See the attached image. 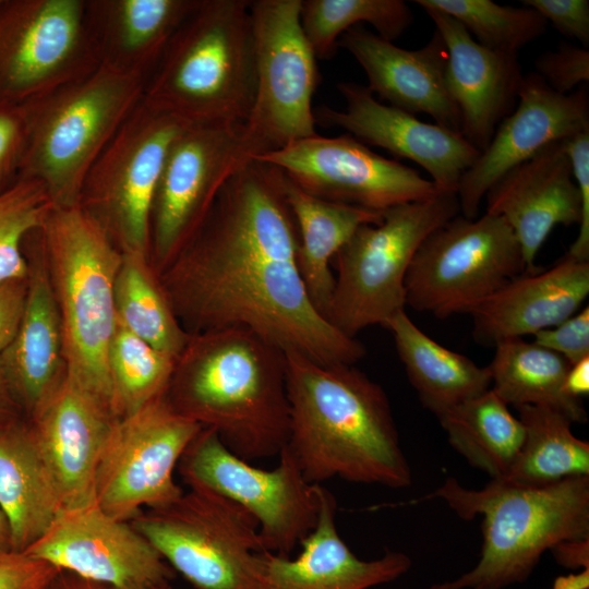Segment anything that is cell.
I'll list each match as a JSON object with an SVG mask.
<instances>
[{
  "mask_svg": "<svg viewBox=\"0 0 589 589\" xmlns=\"http://www.w3.org/2000/svg\"><path fill=\"white\" fill-rule=\"evenodd\" d=\"M37 232L61 318L67 377L113 416L108 351L122 252L80 204L53 206Z\"/></svg>",
  "mask_w": 589,
  "mask_h": 589,
  "instance_id": "8992f818",
  "label": "cell"
},
{
  "mask_svg": "<svg viewBox=\"0 0 589 589\" xmlns=\"http://www.w3.org/2000/svg\"><path fill=\"white\" fill-rule=\"evenodd\" d=\"M278 459L274 469L257 468L202 428L177 469L189 488L211 490L244 508L259 524L263 551L288 557L316 525L318 484L304 479L286 447Z\"/></svg>",
  "mask_w": 589,
  "mask_h": 589,
  "instance_id": "8fae6325",
  "label": "cell"
},
{
  "mask_svg": "<svg viewBox=\"0 0 589 589\" xmlns=\"http://www.w3.org/2000/svg\"><path fill=\"white\" fill-rule=\"evenodd\" d=\"M113 297L119 325L158 351L179 357L190 335L177 320L148 257L122 253Z\"/></svg>",
  "mask_w": 589,
  "mask_h": 589,
  "instance_id": "e575fe53",
  "label": "cell"
},
{
  "mask_svg": "<svg viewBox=\"0 0 589 589\" xmlns=\"http://www.w3.org/2000/svg\"><path fill=\"white\" fill-rule=\"evenodd\" d=\"M563 392L574 399L589 394V356L569 365L563 383Z\"/></svg>",
  "mask_w": 589,
  "mask_h": 589,
  "instance_id": "c3c4849f",
  "label": "cell"
},
{
  "mask_svg": "<svg viewBox=\"0 0 589 589\" xmlns=\"http://www.w3.org/2000/svg\"><path fill=\"white\" fill-rule=\"evenodd\" d=\"M317 491V521L300 543V553L296 557L255 553L257 589H369L394 581L411 568V558L398 551L369 561L354 555L337 531L335 496L322 484Z\"/></svg>",
  "mask_w": 589,
  "mask_h": 589,
  "instance_id": "44dd1931",
  "label": "cell"
},
{
  "mask_svg": "<svg viewBox=\"0 0 589 589\" xmlns=\"http://www.w3.org/2000/svg\"><path fill=\"white\" fill-rule=\"evenodd\" d=\"M253 158L280 169L314 196L370 211L443 193L414 169L374 153L348 133L316 134Z\"/></svg>",
  "mask_w": 589,
  "mask_h": 589,
  "instance_id": "e0dca14e",
  "label": "cell"
},
{
  "mask_svg": "<svg viewBox=\"0 0 589 589\" xmlns=\"http://www.w3.org/2000/svg\"><path fill=\"white\" fill-rule=\"evenodd\" d=\"M28 277L0 283V354L13 340L26 303Z\"/></svg>",
  "mask_w": 589,
  "mask_h": 589,
  "instance_id": "f6af8a7d",
  "label": "cell"
},
{
  "mask_svg": "<svg viewBox=\"0 0 589 589\" xmlns=\"http://www.w3.org/2000/svg\"><path fill=\"white\" fill-rule=\"evenodd\" d=\"M550 22L561 34L577 39L582 47L589 43L588 0H524Z\"/></svg>",
  "mask_w": 589,
  "mask_h": 589,
  "instance_id": "ee69618b",
  "label": "cell"
},
{
  "mask_svg": "<svg viewBox=\"0 0 589 589\" xmlns=\"http://www.w3.org/2000/svg\"><path fill=\"white\" fill-rule=\"evenodd\" d=\"M176 359L158 351L117 323L108 351L116 419L134 413L164 396Z\"/></svg>",
  "mask_w": 589,
  "mask_h": 589,
  "instance_id": "8d00e7d4",
  "label": "cell"
},
{
  "mask_svg": "<svg viewBox=\"0 0 589 589\" xmlns=\"http://www.w3.org/2000/svg\"><path fill=\"white\" fill-rule=\"evenodd\" d=\"M456 19L481 46L504 52L518 50L540 37L548 22L529 7H510L491 0H416Z\"/></svg>",
  "mask_w": 589,
  "mask_h": 589,
  "instance_id": "74e56055",
  "label": "cell"
},
{
  "mask_svg": "<svg viewBox=\"0 0 589 589\" xmlns=\"http://www.w3.org/2000/svg\"><path fill=\"white\" fill-rule=\"evenodd\" d=\"M197 0H105L86 2L100 61L145 80Z\"/></svg>",
  "mask_w": 589,
  "mask_h": 589,
  "instance_id": "83f0119b",
  "label": "cell"
},
{
  "mask_svg": "<svg viewBox=\"0 0 589 589\" xmlns=\"http://www.w3.org/2000/svg\"><path fill=\"white\" fill-rule=\"evenodd\" d=\"M22 411L15 402L0 361V428L21 419Z\"/></svg>",
  "mask_w": 589,
  "mask_h": 589,
  "instance_id": "681fc988",
  "label": "cell"
},
{
  "mask_svg": "<svg viewBox=\"0 0 589 589\" xmlns=\"http://www.w3.org/2000/svg\"><path fill=\"white\" fill-rule=\"evenodd\" d=\"M12 550L11 533L8 520L0 509V551Z\"/></svg>",
  "mask_w": 589,
  "mask_h": 589,
  "instance_id": "816d5d0a",
  "label": "cell"
},
{
  "mask_svg": "<svg viewBox=\"0 0 589 589\" xmlns=\"http://www.w3.org/2000/svg\"><path fill=\"white\" fill-rule=\"evenodd\" d=\"M257 155L244 123L188 124L171 143L151 213L159 273L199 227L226 181Z\"/></svg>",
  "mask_w": 589,
  "mask_h": 589,
  "instance_id": "2e32d148",
  "label": "cell"
},
{
  "mask_svg": "<svg viewBox=\"0 0 589 589\" xmlns=\"http://www.w3.org/2000/svg\"><path fill=\"white\" fill-rule=\"evenodd\" d=\"M551 551L556 562L564 567L588 569L589 538L560 542Z\"/></svg>",
  "mask_w": 589,
  "mask_h": 589,
  "instance_id": "7dc6e473",
  "label": "cell"
},
{
  "mask_svg": "<svg viewBox=\"0 0 589 589\" xmlns=\"http://www.w3.org/2000/svg\"><path fill=\"white\" fill-rule=\"evenodd\" d=\"M116 418L68 377L27 420L62 508L95 503V476Z\"/></svg>",
  "mask_w": 589,
  "mask_h": 589,
  "instance_id": "d4e9b609",
  "label": "cell"
},
{
  "mask_svg": "<svg viewBox=\"0 0 589 589\" xmlns=\"http://www.w3.org/2000/svg\"><path fill=\"white\" fill-rule=\"evenodd\" d=\"M0 509L17 552L41 537L63 510L27 420L0 428Z\"/></svg>",
  "mask_w": 589,
  "mask_h": 589,
  "instance_id": "f546056e",
  "label": "cell"
},
{
  "mask_svg": "<svg viewBox=\"0 0 589 589\" xmlns=\"http://www.w3.org/2000/svg\"><path fill=\"white\" fill-rule=\"evenodd\" d=\"M60 572L23 552L0 551V589H49Z\"/></svg>",
  "mask_w": 589,
  "mask_h": 589,
  "instance_id": "7bdbcfd3",
  "label": "cell"
},
{
  "mask_svg": "<svg viewBox=\"0 0 589 589\" xmlns=\"http://www.w3.org/2000/svg\"><path fill=\"white\" fill-rule=\"evenodd\" d=\"M0 361L13 398L27 420L67 380L62 324L41 248L39 257L29 266L19 329Z\"/></svg>",
  "mask_w": 589,
  "mask_h": 589,
  "instance_id": "4316f807",
  "label": "cell"
},
{
  "mask_svg": "<svg viewBox=\"0 0 589 589\" xmlns=\"http://www.w3.org/2000/svg\"><path fill=\"white\" fill-rule=\"evenodd\" d=\"M297 254L279 170L253 158L226 181L157 276L189 335L245 328L322 365H356L364 345L314 306Z\"/></svg>",
  "mask_w": 589,
  "mask_h": 589,
  "instance_id": "6da1fadb",
  "label": "cell"
},
{
  "mask_svg": "<svg viewBox=\"0 0 589 589\" xmlns=\"http://www.w3.org/2000/svg\"><path fill=\"white\" fill-rule=\"evenodd\" d=\"M178 413L166 394L116 419L95 476V503L109 516L130 521L142 510L176 501L184 491L173 472L201 431Z\"/></svg>",
  "mask_w": 589,
  "mask_h": 589,
  "instance_id": "9a60e30c",
  "label": "cell"
},
{
  "mask_svg": "<svg viewBox=\"0 0 589 589\" xmlns=\"http://www.w3.org/2000/svg\"><path fill=\"white\" fill-rule=\"evenodd\" d=\"M446 49L445 79L461 119V135L479 152L516 107L525 75L518 53L478 44L456 19L426 9Z\"/></svg>",
  "mask_w": 589,
  "mask_h": 589,
  "instance_id": "7402d4cb",
  "label": "cell"
},
{
  "mask_svg": "<svg viewBox=\"0 0 589 589\" xmlns=\"http://www.w3.org/2000/svg\"><path fill=\"white\" fill-rule=\"evenodd\" d=\"M450 446L491 479L504 478L520 449L524 426L491 388L436 416Z\"/></svg>",
  "mask_w": 589,
  "mask_h": 589,
  "instance_id": "d6a6232c",
  "label": "cell"
},
{
  "mask_svg": "<svg viewBox=\"0 0 589 589\" xmlns=\"http://www.w3.org/2000/svg\"><path fill=\"white\" fill-rule=\"evenodd\" d=\"M364 70L372 94L409 113H425L436 124L461 134L459 110L445 79L446 49L435 31L421 48L409 50L354 26L338 39Z\"/></svg>",
  "mask_w": 589,
  "mask_h": 589,
  "instance_id": "cb8c5ba5",
  "label": "cell"
},
{
  "mask_svg": "<svg viewBox=\"0 0 589 589\" xmlns=\"http://www.w3.org/2000/svg\"><path fill=\"white\" fill-rule=\"evenodd\" d=\"M129 522L196 589H257L259 524L235 502L193 486Z\"/></svg>",
  "mask_w": 589,
  "mask_h": 589,
  "instance_id": "9c48e42d",
  "label": "cell"
},
{
  "mask_svg": "<svg viewBox=\"0 0 589 589\" xmlns=\"http://www.w3.org/2000/svg\"><path fill=\"white\" fill-rule=\"evenodd\" d=\"M286 354L290 428L286 448L311 484L341 480L404 489L412 474L388 397L356 365Z\"/></svg>",
  "mask_w": 589,
  "mask_h": 589,
  "instance_id": "7a4b0ae2",
  "label": "cell"
},
{
  "mask_svg": "<svg viewBox=\"0 0 589 589\" xmlns=\"http://www.w3.org/2000/svg\"><path fill=\"white\" fill-rule=\"evenodd\" d=\"M300 20L316 59H328L339 37L359 23L394 41L411 24L412 13L401 0H302Z\"/></svg>",
  "mask_w": 589,
  "mask_h": 589,
  "instance_id": "d590c367",
  "label": "cell"
},
{
  "mask_svg": "<svg viewBox=\"0 0 589 589\" xmlns=\"http://www.w3.org/2000/svg\"><path fill=\"white\" fill-rule=\"evenodd\" d=\"M537 345L563 357L569 365L589 356V308L533 335Z\"/></svg>",
  "mask_w": 589,
  "mask_h": 589,
  "instance_id": "b9f144b4",
  "label": "cell"
},
{
  "mask_svg": "<svg viewBox=\"0 0 589 589\" xmlns=\"http://www.w3.org/2000/svg\"><path fill=\"white\" fill-rule=\"evenodd\" d=\"M589 129L585 85L568 95L551 89L537 74L525 75L515 109L502 120L486 147L460 178L461 216L474 219L486 192L506 172L545 146Z\"/></svg>",
  "mask_w": 589,
  "mask_h": 589,
  "instance_id": "d6986e66",
  "label": "cell"
},
{
  "mask_svg": "<svg viewBox=\"0 0 589 589\" xmlns=\"http://www.w3.org/2000/svg\"><path fill=\"white\" fill-rule=\"evenodd\" d=\"M145 79L100 63L21 105L22 177L40 181L57 207L79 204L95 160L143 97Z\"/></svg>",
  "mask_w": 589,
  "mask_h": 589,
  "instance_id": "52a82bcc",
  "label": "cell"
},
{
  "mask_svg": "<svg viewBox=\"0 0 589 589\" xmlns=\"http://www.w3.org/2000/svg\"><path fill=\"white\" fill-rule=\"evenodd\" d=\"M166 398L245 461L278 456L288 443L285 351L250 329L190 335Z\"/></svg>",
  "mask_w": 589,
  "mask_h": 589,
  "instance_id": "3957f363",
  "label": "cell"
},
{
  "mask_svg": "<svg viewBox=\"0 0 589 589\" xmlns=\"http://www.w3.org/2000/svg\"><path fill=\"white\" fill-rule=\"evenodd\" d=\"M524 273L519 242L501 216L457 215L416 252L405 280L406 305L447 318Z\"/></svg>",
  "mask_w": 589,
  "mask_h": 589,
  "instance_id": "30bf717a",
  "label": "cell"
},
{
  "mask_svg": "<svg viewBox=\"0 0 589 589\" xmlns=\"http://www.w3.org/2000/svg\"><path fill=\"white\" fill-rule=\"evenodd\" d=\"M337 88L345 108H316L315 123L340 128L363 144L409 159L430 175L440 191L457 194L460 178L480 154L460 133L385 105L361 84L339 82Z\"/></svg>",
  "mask_w": 589,
  "mask_h": 589,
  "instance_id": "ffe728a7",
  "label": "cell"
},
{
  "mask_svg": "<svg viewBox=\"0 0 589 589\" xmlns=\"http://www.w3.org/2000/svg\"><path fill=\"white\" fill-rule=\"evenodd\" d=\"M488 365L491 389L507 405L544 406L585 423L587 412L579 399L566 396L563 383L569 363L560 354L524 338L496 344Z\"/></svg>",
  "mask_w": 589,
  "mask_h": 589,
  "instance_id": "1f68e13d",
  "label": "cell"
},
{
  "mask_svg": "<svg viewBox=\"0 0 589 589\" xmlns=\"http://www.w3.org/2000/svg\"><path fill=\"white\" fill-rule=\"evenodd\" d=\"M24 142L21 106L0 103V182L14 161L20 160Z\"/></svg>",
  "mask_w": 589,
  "mask_h": 589,
  "instance_id": "bcb514c9",
  "label": "cell"
},
{
  "mask_svg": "<svg viewBox=\"0 0 589 589\" xmlns=\"http://www.w3.org/2000/svg\"><path fill=\"white\" fill-rule=\"evenodd\" d=\"M254 96L250 1L199 0L145 81L142 101L187 124L245 123Z\"/></svg>",
  "mask_w": 589,
  "mask_h": 589,
  "instance_id": "277c9868",
  "label": "cell"
},
{
  "mask_svg": "<svg viewBox=\"0 0 589 589\" xmlns=\"http://www.w3.org/2000/svg\"><path fill=\"white\" fill-rule=\"evenodd\" d=\"M148 589H172V587H171L170 582H166V584H163V585H159V586H156V587H153V588H148Z\"/></svg>",
  "mask_w": 589,
  "mask_h": 589,
  "instance_id": "f5cc1de1",
  "label": "cell"
},
{
  "mask_svg": "<svg viewBox=\"0 0 589 589\" xmlns=\"http://www.w3.org/2000/svg\"><path fill=\"white\" fill-rule=\"evenodd\" d=\"M49 589H110L109 587L85 580L73 574L60 572Z\"/></svg>",
  "mask_w": 589,
  "mask_h": 589,
  "instance_id": "f907efd6",
  "label": "cell"
},
{
  "mask_svg": "<svg viewBox=\"0 0 589 589\" xmlns=\"http://www.w3.org/2000/svg\"><path fill=\"white\" fill-rule=\"evenodd\" d=\"M301 2L250 1L255 96L244 127L257 155L317 134L312 99L320 75Z\"/></svg>",
  "mask_w": 589,
  "mask_h": 589,
  "instance_id": "7c38bea8",
  "label": "cell"
},
{
  "mask_svg": "<svg viewBox=\"0 0 589 589\" xmlns=\"http://www.w3.org/2000/svg\"><path fill=\"white\" fill-rule=\"evenodd\" d=\"M524 440L508 473L500 479L525 486H543L566 478L589 476V443L576 437L573 422L544 406L516 407Z\"/></svg>",
  "mask_w": 589,
  "mask_h": 589,
  "instance_id": "836d02e7",
  "label": "cell"
},
{
  "mask_svg": "<svg viewBox=\"0 0 589 589\" xmlns=\"http://www.w3.org/2000/svg\"><path fill=\"white\" fill-rule=\"evenodd\" d=\"M100 63L80 0L0 3V103L24 105Z\"/></svg>",
  "mask_w": 589,
  "mask_h": 589,
  "instance_id": "5bb4252c",
  "label": "cell"
},
{
  "mask_svg": "<svg viewBox=\"0 0 589 589\" xmlns=\"http://www.w3.org/2000/svg\"><path fill=\"white\" fill-rule=\"evenodd\" d=\"M23 553L111 589H148L170 582L172 568L129 521L96 503L60 512Z\"/></svg>",
  "mask_w": 589,
  "mask_h": 589,
  "instance_id": "ac0fdd59",
  "label": "cell"
},
{
  "mask_svg": "<svg viewBox=\"0 0 589 589\" xmlns=\"http://www.w3.org/2000/svg\"><path fill=\"white\" fill-rule=\"evenodd\" d=\"M2 0H0V3H1Z\"/></svg>",
  "mask_w": 589,
  "mask_h": 589,
  "instance_id": "db71d44e",
  "label": "cell"
},
{
  "mask_svg": "<svg viewBox=\"0 0 589 589\" xmlns=\"http://www.w3.org/2000/svg\"><path fill=\"white\" fill-rule=\"evenodd\" d=\"M53 204L44 184L21 177L0 190V283L28 277L22 244L43 225Z\"/></svg>",
  "mask_w": 589,
  "mask_h": 589,
  "instance_id": "f35d334b",
  "label": "cell"
},
{
  "mask_svg": "<svg viewBox=\"0 0 589 589\" xmlns=\"http://www.w3.org/2000/svg\"><path fill=\"white\" fill-rule=\"evenodd\" d=\"M431 496L466 520L482 515L483 543L471 570L430 589H504L524 582L557 543L589 538V476L543 486L491 479L480 490L448 478Z\"/></svg>",
  "mask_w": 589,
  "mask_h": 589,
  "instance_id": "5b68a950",
  "label": "cell"
},
{
  "mask_svg": "<svg viewBox=\"0 0 589 589\" xmlns=\"http://www.w3.org/2000/svg\"><path fill=\"white\" fill-rule=\"evenodd\" d=\"M485 213L501 216L521 248L526 273L555 226L579 225L581 202L563 143H552L506 172L485 194Z\"/></svg>",
  "mask_w": 589,
  "mask_h": 589,
  "instance_id": "603a6c76",
  "label": "cell"
},
{
  "mask_svg": "<svg viewBox=\"0 0 589 589\" xmlns=\"http://www.w3.org/2000/svg\"><path fill=\"white\" fill-rule=\"evenodd\" d=\"M459 212L457 194L443 192L390 207L378 224L359 227L333 260L337 274L325 318L351 338L384 327L405 310V280L419 247Z\"/></svg>",
  "mask_w": 589,
  "mask_h": 589,
  "instance_id": "ba28073f",
  "label": "cell"
},
{
  "mask_svg": "<svg viewBox=\"0 0 589 589\" xmlns=\"http://www.w3.org/2000/svg\"><path fill=\"white\" fill-rule=\"evenodd\" d=\"M589 294V261L567 254L545 271L524 273L469 305L474 339L485 346L534 335L578 312Z\"/></svg>",
  "mask_w": 589,
  "mask_h": 589,
  "instance_id": "484cf974",
  "label": "cell"
},
{
  "mask_svg": "<svg viewBox=\"0 0 589 589\" xmlns=\"http://www.w3.org/2000/svg\"><path fill=\"white\" fill-rule=\"evenodd\" d=\"M278 170L281 191L297 229L299 271L312 303L324 316L334 289V257L359 227L378 224L385 211L314 196Z\"/></svg>",
  "mask_w": 589,
  "mask_h": 589,
  "instance_id": "f1b7e54d",
  "label": "cell"
},
{
  "mask_svg": "<svg viewBox=\"0 0 589 589\" xmlns=\"http://www.w3.org/2000/svg\"><path fill=\"white\" fill-rule=\"evenodd\" d=\"M384 328L394 338L408 380L424 408L435 416L491 388L488 366L433 340L405 310L387 321Z\"/></svg>",
  "mask_w": 589,
  "mask_h": 589,
  "instance_id": "4dcf8cb0",
  "label": "cell"
},
{
  "mask_svg": "<svg viewBox=\"0 0 589 589\" xmlns=\"http://www.w3.org/2000/svg\"><path fill=\"white\" fill-rule=\"evenodd\" d=\"M569 158L572 175L581 202V219L575 241L566 254L577 261H589V129L562 141Z\"/></svg>",
  "mask_w": 589,
  "mask_h": 589,
  "instance_id": "60d3db41",
  "label": "cell"
},
{
  "mask_svg": "<svg viewBox=\"0 0 589 589\" xmlns=\"http://www.w3.org/2000/svg\"><path fill=\"white\" fill-rule=\"evenodd\" d=\"M187 125L141 100L87 173L79 204L122 253L149 259L156 187L167 152Z\"/></svg>",
  "mask_w": 589,
  "mask_h": 589,
  "instance_id": "4fadbf2b",
  "label": "cell"
},
{
  "mask_svg": "<svg viewBox=\"0 0 589 589\" xmlns=\"http://www.w3.org/2000/svg\"><path fill=\"white\" fill-rule=\"evenodd\" d=\"M537 74L554 92L568 95L589 81V51L585 47L562 45L536 60Z\"/></svg>",
  "mask_w": 589,
  "mask_h": 589,
  "instance_id": "ab89813d",
  "label": "cell"
}]
</instances>
